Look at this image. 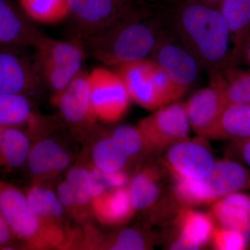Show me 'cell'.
<instances>
[{"mask_svg":"<svg viewBox=\"0 0 250 250\" xmlns=\"http://www.w3.org/2000/svg\"><path fill=\"white\" fill-rule=\"evenodd\" d=\"M172 194L182 207L211 205L222 197L250 186V176L236 161H215L208 175L200 179L173 178Z\"/></svg>","mask_w":250,"mask_h":250,"instance_id":"obj_3","label":"cell"},{"mask_svg":"<svg viewBox=\"0 0 250 250\" xmlns=\"http://www.w3.org/2000/svg\"><path fill=\"white\" fill-rule=\"evenodd\" d=\"M77 250H143L150 249V241L143 231L125 228L104 235L89 221L82 225Z\"/></svg>","mask_w":250,"mask_h":250,"instance_id":"obj_18","label":"cell"},{"mask_svg":"<svg viewBox=\"0 0 250 250\" xmlns=\"http://www.w3.org/2000/svg\"><path fill=\"white\" fill-rule=\"evenodd\" d=\"M187 1H194V2L201 3V4L209 5V6L218 7L222 0H187Z\"/></svg>","mask_w":250,"mask_h":250,"instance_id":"obj_38","label":"cell"},{"mask_svg":"<svg viewBox=\"0 0 250 250\" xmlns=\"http://www.w3.org/2000/svg\"><path fill=\"white\" fill-rule=\"evenodd\" d=\"M136 213L128 185L111 188L91 201V215L99 223L107 227H118L127 223Z\"/></svg>","mask_w":250,"mask_h":250,"instance_id":"obj_20","label":"cell"},{"mask_svg":"<svg viewBox=\"0 0 250 250\" xmlns=\"http://www.w3.org/2000/svg\"><path fill=\"white\" fill-rule=\"evenodd\" d=\"M164 159L173 178L200 179L209 174L215 163L208 148L189 138L166 149Z\"/></svg>","mask_w":250,"mask_h":250,"instance_id":"obj_13","label":"cell"},{"mask_svg":"<svg viewBox=\"0 0 250 250\" xmlns=\"http://www.w3.org/2000/svg\"><path fill=\"white\" fill-rule=\"evenodd\" d=\"M88 73L82 70L52 103L66 124L79 131L94 128L96 119L92 108Z\"/></svg>","mask_w":250,"mask_h":250,"instance_id":"obj_14","label":"cell"},{"mask_svg":"<svg viewBox=\"0 0 250 250\" xmlns=\"http://www.w3.org/2000/svg\"><path fill=\"white\" fill-rule=\"evenodd\" d=\"M56 192L69 220L82 225L86 223L77 204L71 186L66 179L59 182Z\"/></svg>","mask_w":250,"mask_h":250,"instance_id":"obj_33","label":"cell"},{"mask_svg":"<svg viewBox=\"0 0 250 250\" xmlns=\"http://www.w3.org/2000/svg\"><path fill=\"white\" fill-rule=\"evenodd\" d=\"M242 59L245 61L248 66L249 67V70H250V39L247 42L244 49H243L241 60Z\"/></svg>","mask_w":250,"mask_h":250,"instance_id":"obj_37","label":"cell"},{"mask_svg":"<svg viewBox=\"0 0 250 250\" xmlns=\"http://www.w3.org/2000/svg\"><path fill=\"white\" fill-rule=\"evenodd\" d=\"M155 68L154 62L146 59L120 64L113 69L124 82L131 102L153 111L166 105L156 84Z\"/></svg>","mask_w":250,"mask_h":250,"instance_id":"obj_12","label":"cell"},{"mask_svg":"<svg viewBox=\"0 0 250 250\" xmlns=\"http://www.w3.org/2000/svg\"><path fill=\"white\" fill-rule=\"evenodd\" d=\"M0 213L7 222L16 240L25 250H59L48 231L31 209L25 192L0 180Z\"/></svg>","mask_w":250,"mask_h":250,"instance_id":"obj_5","label":"cell"},{"mask_svg":"<svg viewBox=\"0 0 250 250\" xmlns=\"http://www.w3.org/2000/svg\"><path fill=\"white\" fill-rule=\"evenodd\" d=\"M131 3L157 13H169L175 7L181 0H129Z\"/></svg>","mask_w":250,"mask_h":250,"instance_id":"obj_34","label":"cell"},{"mask_svg":"<svg viewBox=\"0 0 250 250\" xmlns=\"http://www.w3.org/2000/svg\"><path fill=\"white\" fill-rule=\"evenodd\" d=\"M90 158L91 165L104 172L125 170L131 161L110 134L94 143Z\"/></svg>","mask_w":250,"mask_h":250,"instance_id":"obj_28","label":"cell"},{"mask_svg":"<svg viewBox=\"0 0 250 250\" xmlns=\"http://www.w3.org/2000/svg\"><path fill=\"white\" fill-rule=\"evenodd\" d=\"M169 14L138 9L104 32L83 42L87 55L115 67L149 59Z\"/></svg>","mask_w":250,"mask_h":250,"instance_id":"obj_2","label":"cell"},{"mask_svg":"<svg viewBox=\"0 0 250 250\" xmlns=\"http://www.w3.org/2000/svg\"><path fill=\"white\" fill-rule=\"evenodd\" d=\"M18 47L0 46V93L29 95L42 83L34 58Z\"/></svg>","mask_w":250,"mask_h":250,"instance_id":"obj_11","label":"cell"},{"mask_svg":"<svg viewBox=\"0 0 250 250\" xmlns=\"http://www.w3.org/2000/svg\"><path fill=\"white\" fill-rule=\"evenodd\" d=\"M153 152H162L188 138L190 125L184 103L166 105L140 120L137 125Z\"/></svg>","mask_w":250,"mask_h":250,"instance_id":"obj_10","label":"cell"},{"mask_svg":"<svg viewBox=\"0 0 250 250\" xmlns=\"http://www.w3.org/2000/svg\"><path fill=\"white\" fill-rule=\"evenodd\" d=\"M31 209L43 225L59 250H75L78 229L69 223L57 192L47 182H34L24 191Z\"/></svg>","mask_w":250,"mask_h":250,"instance_id":"obj_7","label":"cell"},{"mask_svg":"<svg viewBox=\"0 0 250 250\" xmlns=\"http://www.w3.org/2000/svg\"><path fill=\"white\" fill-rule=\"evenodd\" d=\"M250 197L236 192L211 204L210 215L215 226L239 231L250 243Z\"/></svg>","mask_w":250,"mask_h":250,"instance_id":"obj_21","label":"cell"},{"mask_svg":"<svg viewBox=\"0 0 250 250\" xmlns=\"http://www.w3.org/2000/svg\"><path fill=\"white\" fill-rule=\"evenodd\" d=\"M149 59L175 83L187 90L196 82L203 69L174 32L169 18Z\"/></svg>","mask_w":250,"mask_h":250,"instance_id":"obj_9","label":"cell"},{"mask_svg":"<svg viewBox=\"0 0 250 250\" xmlns=\"http://www.w3.org/2000/svg\"><path fill=\"white\" fill-rule=\"evenodd\" d=\"M31 144L29 135L19 127H3L0 143V167L14 170L26 165Z\"/></svg>","mask_w":250,"mask_h":250,"instance_id":"obj_26","label":"cell"},{"mask_svg":"<svg viewBox=\"0 0 250 250\" xmlns=\"http://www.w3.org/2000/svg\"><path fill=\"white\" fill-rule=\"evenodd\" d=\"M46 35L14 0H0V46L33 47Z\"/></svg>","mask_w":250,"mask_h":250,"instance_id":"obj_16","label":"cell"},{"mask_svg":"<svg viewBox=\"0 0 250 250\" xmlns=\"http://www.w3.org/2000/svg\"><path fill=\"white\" fill-rule=\"evenodd\" d=\"M3 127L0 126V143H1V133H2Z\"/></svg>","mask_w":250,"mask_h":250,"instance_id":"obj_39","label":"cell"},{"mask_svg":"<svg viewBox=\"0 0 250 250\" xmlns=\"http://www.w3.org/2000/svg\"><path fill=\"white\" fill-rule=\"evenodd\" d=\"M210 72V85L223 95L226 105L250 104V70L226 66Z\"/></svg>","mask_w":250,"mask_h":250,"instance_id":"obj_23","label":"cell"},{"mask_svg":"<svg viewBox=\"0 0 250 250\" xmlns=\"http://www.w3.org/2000/svg\"><path fill=\"white\" fill-rule=\"evenodd\" d=\"M161 172L154 164L139 169L131 177L128 184L131 205L135 211L150 208L161 193Z\"/></svg>","mask_w":250,"mask_h":250,"instance_id":"obj_25","label":"cell"},{"mask_svg":"<svg viewBox=\"0 0 250 250\" xmlns=\"http://www.w3.org/2000/svg\"><path fill=\"white\" fill-rule=\"evenodd\" d=\"M94 116L105 123H116L127 113L131 100L124 82L113 70L95 67L87 75Z\"/></svg>","mask_w":250,"mask_h":250,"instance_id":"obj_8","label":"cell"},{"mask_svg":"<svg viewBox=\"0 0 250 250\" xmlns=\"http://www.w3.org/2000/svg\"><path fill=\"white\" fill-rule=\"evenodd\" d=\"M27 17L35 23L56 24L66 21L68 0H17Z\"/></svg>","mask_w":250,"mask_h":250,"instance_id":"obj_29","label":"cell"},{"mask_svg":"<svg viewBox=\"0 0 250 250\" xmlns=\"http://www.w3.org/2000/svg\"><path fill=\"white\" fill-rule=\"evenodd\" d=\"M171 27L208 71L231 66V34L220 9L181 0L169 14Z\"/></svg>","mask_w":250,"mask_h":250,"instance_id":"obj_1","label":"cell"},{"mask_svg":"<svg viewBox=\"0 0 250 250\" xmlns=\"http://www.w3.org/2000/svg\"><path fill=\"white\" fill-rule=\"evenodd\" d=\"M33 108L27 95L18 93H0V126L30 127L40 118Z\"/></svg>","mask_w":250,"mask_h":250,"instance_id":"obj_27","label":"cell"},{"mask_svg":"<svg viewBox=\"0 0 250 250\" xmlns=\"http://www.w3.org/2000/svg\"><path fill=\"white\" fill-rule=\"evenodd\" d=\"M70 39L82 42L104 32L141 7L129 0H68Z\"/></svg>","mask_w":250,"mask_h":250,"instance_id":"obj_6","label":"cell"},{"mask_svg":"<svg viewBox=\"0 0 250 250\" xmlns=\"http://www.w3.org/2000/svg\"><path fill=\"white\" fill-rule=\"evenodd\" d=\"M34 49L36 67L42 83L50 90L52 101L83 70L84 45L77 39L56 40L46 36Z\"/></svg>","mask_w":250,"mask_h":250,"instance_id":"obj_4","label":"cell"},{"mask_svg":"<svg viewBox=\"0 0 250 250\" xmlns=\"http://www.w3.org/2000/svg\"><path fill=\"white\" fill-rule=\"evenodd\" d=\"M218 9L231 34V66H236L250 39V0H222Z\"/></svg>","mask_w":250,"mask_h":250,"instance_id":"obj_22","label":"cell"},{"mask_svg":"<svg viewBox=\"0 0 250 250\" xmlns=\"http://www.w3.org/2000/svg\"><path fill=\"white\" fill-rule=\"evenodd\" d=\"M72 155L58 140L40 136L31 144L27 161L29 174L34 182H48L70 168Z\"/></svg>","mask_w":250,"mask_h":250,"instance_id":"obj_15","label":"cell"},{"mask_svg":"<svg viewBox=\"0 0 250 250\" xmlns=\"http://www.w3.org/2000/svg\"><path fill=\"white\" fill-rule=\"evenodd\" d=\"M205 139L241 141L250 139V104H229Z\"/></svg>","mask_w":250,"mask_h":250,"instance_id":"obj_24","label":"cell"},{"mask_svg":"<svg viewBox=\"0 0 250 250\" xmlns=\"http://www.w3.org/2000/svg\"><path fill=\"white\" fill-rule=\"evenodd\" d=\"M16 240L7 222L0 213V249L11 250L12 244Z\"/></svg>","mask_w":250,"mask_h":250,"instance_id":"obj_35","label":"cell"},{"mask_svg":"<svg viewBox=\"0 0 250 250\" xmlns=\"http://www.w3.org/2000/svg\"></svg>","mask_w":250,"mask_h":250,"instance_id":"obj_40","label":"cell"},{"mask_svg":"<svg viewBox=\"0 0 250 250\" xmlns=\"http://www.w3.org/2000/svg\"><path fill=\"white\" fill-rule=\"evenodd\" d=\"M65 179L71 186L81 212L88 222L92 217L89 166L79 164L70 166Z\"/></svg>","mask_w":250,"mask_h":250,"instance_id":"obj_30","label":"cell"},{"mask_svg":"<svg viewBox=\"0 0 250 250\" xmlns=\"http://www.w3.org/2000/svg\"><path fill=\"white\" fill-rule=\"evenodd\" d=\"M190 128L205 139L227 106L221 93L209 85L192 94L184 103Z\"/></svg>","mask_w":250,"mask_h":250,"instance_id":"obj_19","label":"cell"},{"mask_svg":"<svg viewBox=\"0 0 250 250\" xmlns=\"http://www.w3.org/2000/svg\"><path fill=\"white\" fill-rule=\"evenodd\" d=\"M110 135L131 161L153 152L137 126L120 125Z\"/></svg>","mask_w":250,"mask_h":250,"instance_id":"obj_31","label":"cell"},{"mask_svg":"<svg viewBox=\"0 0 250 250\" xmlns=\"http://www.w3.org/2000/svg\"><path fill=\"white\" fill-rule=\"evenodd\" d=\"M210 243L215 250H243L248 248L250 242L239 231L215 226Z\"/></svg>","mask_w":250,"mask_h":250,"instance_id":"obj_32","label":"cell"},{"mask_svg":"<svg viewBox=\"0 0 250 250\" xmlns=\"http://www.w3.org/2000/svg\"><path fill=\"white\" fill-rule=\"evenodd\" d=\"M240 142V154L241 158L247 165L250 167V139Z\"/></svg>","mask_w":250,"mask_h":250,"instance_id":"obj_36","label":"cell"},{"mask_svg":"<svg viewBox=\"0 0 250 250\" xmlns=\"http://www.w3.org/2000/svg\"><path fill=\"white\" fill-rule=\"evenodd\" d=\"M175 236L170 250H200L210 243L215 227L210 213H202L191 207H182L175 219Z\"/></svg>","mask_w":250,"mask_h":250,"instance_id":"obj_17","label":"cell"}]
</instances>
